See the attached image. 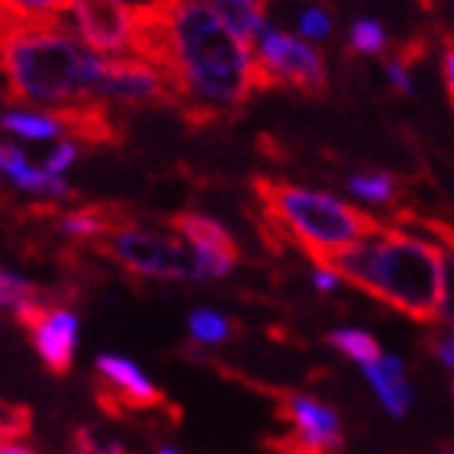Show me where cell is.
Wrapping results in <instances>:
<instances>
[{
	"instance_id": "obj_1",
	"label": "cell",
	"mask_w": 454,
	"mask_h": 454,
	"mask_svg": "<svg viewBox=\"0 0 454 454\" xmlns=\"http://www.w3.org/2000/svg\"><path fill=\"white\" fill-rule=\"evenodd\" d=\"M129 55L152 61L177 104L203 120L239 110L258 88L252 45L229 33L203 0L139 4Z\"/></svg>"
},
{
	"instance_id": "obj_2",
	"label": "cell",
	"mask_w": 454,
	"mask_h": 454,
	"mask_svg": "<svg viewBox=\"0 0 454 454\" xmlns=\"http://www.w3.org/2000/svg\"><path fill=\"white\" fill-rule=\"evenodd\" d=\"M341 280L416 323H438L448 294V252L406 229L380 226L333 254Z\"/></svg>"
},
{
	"instance_id": "obj_3",
	"label": "cell",
	"mask_w": 454,
	"mask_h": 454,
	"mask_svg": "<svg viewBox=\"0 0 454 454\" xmlns=\"http://www.w3.org/2000/svg\"><path fill=\"white\" fill-rule=\"evenodd\" d=\"M106 55L94 52L61 23H29L0 35V74L13 97L33 106L68 110L94 104Z\"/></svg>"
},
{
	"instance_id": "obj_4",
	"label": "cell",
	"mask_w": 454,
	"mask_h": 454,
	"mask_svg": "<svg viewBox=\"0 0 454 454\" xmlns=\"http://www.w3.org/2000/svg\"><path fill=\"white\" fill-rule=\"evenodd\" d=\"M254 191L278 229H284L300 248H306V254H313L316 264H329L341 248H348L384 226L335 193L313 191V187L262 177L254 181Z\"/></svg>"
},
{
	"instance_id": "obj_5",
	"label": "cell",
	"mask_w": 454,
	"mask_h": 454,
	"mask_svg": "<svg viewBox=\"0 0 454 454\" xmlns=\"http://www.w3.org/2000/svg\"><path fill=\"white\" fill-rule=\"evenodd\" d=\"M254 84L258 88L303 90V94H323L329 84V68L319 49L306 43L303 35L284 33V29L264 23L254 35Z\"/></svg>"
},
{
	"instance_id": "obj_6",
	"label": "cell",
	"mask_w": 454,
	"mask_h": 454,
	"mask_svg": "<svg viewBox=\"0 0 454 454\" xmlns=\"http://www.w3.org/2000/svg\"><path fill=\"white\" fill-rule=\"evenodd\" d=\"M104 252L139 278L193 280L197 284L191 248L177 236L161 232V229L116 226L104 236Z\"/></svg>"
},
{
	"instance_id": "obj_7",
	"label": "cell",
	"mask_w": 454,
	"mask_h": 454,
	"mask_svg": "<svg viewBox=\"0 0 454 454\" xmlns=\"http://www.w3.org/2000/svg\"><path fill=\"white\" fill-rule=\"evenodd\" d=\"M171 226H175V236L191 248L197 284L223 280L236 271L239 245L219 219L203 216V213H181L171 219Z\"/></svg>"
},
{
	"instance_id": "obj_8",
	"label": "cell",
	"mask_w": 454,
	"mask_h": 454,
	"mask_svg": "<svg viewBox=\"0 0 454 454\" xmlns=\"http://www.w3.org/2000/svg\"><path fill=\"white\" fill-rule=\"evenodd\" d=\"M68 13L74 20L78 39L94 52L120 59L129 55L136 7L126 0H68Z\"/></svg>"
},
{
	"instance_id": "obj_9",
	"label": "cell",
	"mask_w": 454,
	"mask_h": 454,
	"mask_svg": "<svg viewBox=\"0 0 454 454\" xmlns=\"http://www.w3.org/2000/svg\"><path fill=\"white\" fill-rule=\"evenodd\" d=\"M94 104H155V100H175L165 74L145 59L126 55V59H104L100 78L90 94Z\"/></svg>"
},
{
	"instance_id": "obj_10",
	"label": "cell",
	"mask_w": 454,
	"mask_h": 454,
	"mask_svg": "<svg viewBox=\"0 0 454 454\" xmlns=\"http://www.w3.org/2000/svg\"><path fill=\"white\" fill-rule=\"evenodd\" d=\"M284 419L290 435L284 438L287 454H339L341 451V419L333 406L309 394L284 396Z\"/></svg>"
},
{
	"instance_id": "obj_11",
	"label": "cell",
	"mask_w": 454,
	"mask_h": 454,
	"mask_svg": "<svg viewBox=\"0 0 454 454\" xmlns=\"http://www.w3.org/2000/svg\"><path fill=\"white\" fill-rule=\"evenodd\" d=\"M17 319L29 329L33 345L39 351L43 364L52 374H68L74 364V351H78V329L81 319L78 313H71L65 306H49L45 300L27 306Z\"/></svg>"
},
{
	"instance_id": "obj_12",
	"label": "cell",
	"mask_w": 454,
	"mask_h": 454,
	"mask_svg": "<svg viewBox=\"0 0 454 454\" xmlns=\"http://www.w3.org/2000/svg\"><path fill=\"white\" fill-rule=\"evenodd\" d=\"M97 374L104 384L97 387V400L104 403L110 412L120 410H155V406H168L165 394L155 387L145 371L126 355H97L94 361Z\"/></svg>"
},
{
	"instance_id": "obj_13",
	"label": "cell",
	"mask_w": 454,
	"mask_h": 454,
	"mask_svg": "<svg viewBox=\"0 0 454 454\" xmlns=\"http://www.w3.org/2000/svg\"><path fill=\"white\" fill-rule=\"evenodd\" d=\"M0 175L10 177L13 187H20V191L45 197V200H65V197H71V187L65 184V177L49 175L43 165H33L27 152L7 139H0Z\"/></svg>"
},
{
	"instance_id": "obj_14",
	"label": "cell",
	"mask_w": 454,
	"mask_h": 454,
	"mask_svg": "<svg viewBox=\"0 0 454 454\" xmlns=\"http://www.w3.org/2000/svg\"><path fill=\"white\" fill-rule=\"evenodd\" d=\"M364 380L367 387L374 390V396L380 400L394 419H406L416 403V394H412L410 380H406V364L396 355H380L377 361L364 364Z\"/></svg>"
},
{
	"instance_id": "obj_15",
	"label": "cell",
	"mask_w": 454,
	"mask_h": 454,
	"mask_svg": "<svg viewBox=\"0 0 454 454\" xmlns=\"http://www.w3.org/2000/svg\"><path fill=\"white\" fill-rule=\"evenodd\" d=\"M203 4L242 43H254V35L262 33V27L268 23V17H264V0H203Z\"/></svg>"
},
{
	"instance_id": "obj_16",
	"label": "cell",
	"mask_w": 454,
	"mask_h": 454,
	"mask_svg": "<svg viewBox=\"0 0 454 454\" xmlns=\"http://www.w3.org/2000/svg\"><path fill=\"white\" fill-rule=\"evenodd\" d=\"M68 0H0V35L29 23H59Z\"/></svg>"
},
{
	"instance_id": "obj_17",
	"label": "cell",
	"mask_w": 454,
	"mask_h": 454,
	"mask_svg": "<svg viewBox=\"0 0 454 454\" xmlns=\"http://www.w3.org/2000/svg\"><path fill=\"white\" fill-rule=\"evenodd\" d=\"M0 126L20 139L29 142H45V139H59L65 122L59 114H43V110H4L0 114Z\"/></svg>"
},
{
	"instance_id": "obj_18",
	"label": "cell",
	"mask_w": 454,
	"mask_h": 454,
	"mask_svg": "<svg viewBox=\"0 0 454 454\" xmlns=\"http://www.w3.org/2000/svg\"><path fill=\"white\" fill-rule=\"evenodd\" d=\"M120 223L114 219L110 210H100V207H84V210L65 213L59 219V229L65 236L74 239H104L110 229H116Z\"/></svg>"
},
{
	"instance_id": "obj_19",
	"label": "cell",
	"mask_w": 454,
	"mask_h": 454,
	"mask_svg": "<svg viewBox=\"0 0 454 454\" xmlns=\"http://www.w3.org/2000/svg\"><path fill=\"white\" fill-rule=\"evenodd\" d=\"M348 193L364 207H390L396 200V177L387 171H361L348 177Z\"/></svg>"
},
{
	"instance_id": "obj_20",
	"label": "cell",
	"mask_w": 454,
	"mask_h": 454,
	"mask_svg": "<svg viewBox=\"0 0 454 454\" xmlns=\"http://www.w3.org/2000/svg\"><path fill=\"white\" fill-rule=\"evenodd\" d=\"M329 345H333L335 351H341L345 358L358 361L361 367L371 364V361H377L380 355H384L374 335L364 333V329H335V333L329 335Z\"/></svg>"
},
{
	"instance_id": "obj_21",
	"label": "cell",
	"mask_w": 454,
	"mask_h": 454,
	"mask_svg": "<svg viewBox=\"0 0 454 454\" xmlns=\"http://www.w3.org/2000/svg\"><path fill=\"white\" fill-rule=\"evenodd\" d=\"M187 333L197 345H223V341L232 339V323L216 309H203L200 306L187 316Z\"/></svg>"
},
{
	"instance_id": "obj_22",
	"label": "cell",
	"mask_w": 454,
	"mask_h": 454,
	"mask_svg": "<svg viewBox=\"0 0 454 454\" xmlns=\"http://www.w3.org/2000/svg\"><path fill=\"white\" fill-rule=\"evenodd\" d=\"M39 300H45V297L33 287V284H29L27 278H23V274L0 268V306H4V309L23 313L27 306L39 303Z\"/></svg>"
},
{
	"instance_id": "obj_23",
	"label": "cell",
	"mask_w": 454,
	"mask_h": 454,
	"mask_svg": "<svg viewBox=\"0 0 454 454\" xmlns=\"http://www.w3.org/2000/svg\"><path fill=\"white\" fill-rule=\"evenodd\" d=\"M297 29L306 43H329L333 39V13L323 7V4H306L297 17Z\"/></svg>"
},
{
	"instance_id": "obj_24",
	"label": "cell",
	"mask_w": 454,
	"mask_h": 454,
	"mask_svg": "<svg viewBox=\"0 0 454 454\" xmlns=\"http://www.w3.org/2000/svg\"><path fill=\"white\" fill-rule=\"evenodd\" d=\"M348 43L361 55H380L387 49V29L377 20H355L348 33Z\"/></svg>"
},
{
	"instance_id": "obj_25",
	"label": "cell",
	"mask_w": 454,
	"mask_h": 454,
	"mask_svg": "<svg viewBox=\"0 0 454 454\" xmlns=\"http://www.w3.org/2000/svg\"><path fill=\"white\" fill-rule=\"evenodd\" d=\"M78 155H81V149L74 145V142H59V145H55V149L43 158V168L49 171V175L65 177V175H68V168L78 161Z\"/></svg>"
},
{
	"instance_id": "obj_26",
	"label": "cell",
	"mask_w": 454,
	"mask_h": 454,
	"mask_svg": "<svg viewBox=\"0 0 454 454\" xmlns=\"http://www.w3.org/2000/svg\"><path fill=\"white\" fill-rule=\"evenodd\" d=\"M428 348H432V355L438 358V364L454 374V325H445L438 335H432Z\"/></svg>"
},
{
	"instance_id": "obj_27",
	"label": "cell",
	"mask_w": 454,
	"mask_h": 454,
	"mask_svg": "<svg viewBox=\"0 0 454 454\" xmlns=\"http://www.w3.org/2000/svg\"><path fill=\"white\" fill-rule=\"evenodd\" d=\"M384 71H387V78H390V84H394V88L400 90V94H412L410 68H406V65H403L400 59H387Z\"/></svg>"
},
{
	"instance_id": "obj_28",
	"label": "cell",
	"mask_w": 454,
	"mask_h": 454,
	"mask_svg": "<svg viewBox=\"0 0 454 454\" xmlns=\"http://www.w3.org/2000/svg\"><path fill=\"white\" fill-rule=\"evenodd\" d=\"M339 274H335L333 264H316L313 268V287L319 290V294H333L335 287H339Z\"/></svg>"
},
{
	"instance_id": "obj_29",
	"label": "cell",
	"mask_w": 454,
	"mask_h": 454,
	"mask_svg": "<svg viewBox=\"0 0 454 454\" xmlns=\"http://www.w3.org/2000/svg\"><path fill=\"white\" fill-rule=\"evenodd\" d=\"M27 422H29V416L23 410H17V416H13V419H4V416H0V438H10V435H20V432H23V428H27Z\"/></svg>"
},
{
	"instance_id": "obj_30",
	"label": "cell",
	"mask_w": 454,
	"mask_h": 454,
	"mask_svg": "<svg viewBox=\"0 0 454 454\" xmlns=\"http://www.w3.org/2000/svg\"><path fill=\"white\" fill-rule=\"evenodd\" d=\"M442 71H445L448 94L454 97V45H445V55H442Z\"/></svg>"
},
{
	"instance_id": "obj_31",
	"label": "cell",
	"mask_w": 454,
	"mask_h": 454,
	"mask_svg": "<svg viewBox=\"0 0 454 454\" xmlns=\"http://www.w3.org/2000/svg\"><path fill=\"white\" fill-rule=\"evenodd\" d=\"M0 454H35V451L23 445V442H13V438H0Z\"/></svg>"
},
{
	"instance_id": "obj_32",
	"label": "cell",
	"mask_w": 454,
	"mask_h": 454,
	"mask_svg": "<svg viewBox=\"0 0 454 454\" xmlns=\"http://www.w3.org/2000/svg\"><path fill=\"white\" fill-rule=\"evenodd\" d=\"M155 454H181V448H175V445H158Z\"/></svg>"
},
{
	"instance_id": "obj_33",
	"label": "cell",
	"mask_w": 454,
	"mask_h": 454,
	"mask_svg": "<svg viewBox=\"0 0 454 454\" xmlns=\"http://www.w3.org/2000/svg\"><path fill=\"white\" fill-rule=\"evenodd\" d=\"M438 454H454V448H445V451H438Z\"/></svg>"
},
{
	"instance_id": "obj_34",
	"label": "cell",
	"mask_w": 454,
	"mask_h": 454,
	"mask_svg": "<svg viewBox=\"0 0 454 454\" xmlns=\"http://www.w3.org/2000/svg\"><path fill=\"white\" fill-rule=\"evenodd\" d=\"M451 394H454V384H451Z\"/></svg>"
},
{
	"instance_id": "obj_35",
	"label": "cell",
	"mask_w": 454,
	"mask_h": 454,
	"mask_svg": "<svg viewBox=\"0 0 454 454\" xmlns=\"http://www.w3.org/2000/svg\"><path fill=\"white\" fill-rule=\"evenodd\" d=\"M451 4H454V0H451Z\"/></svg>"
}]
</instances>
